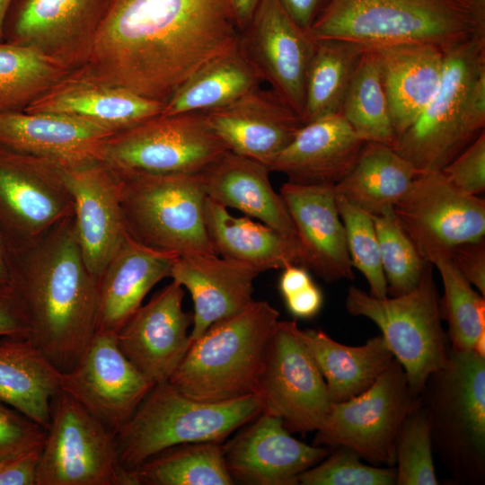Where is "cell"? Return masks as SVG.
Returning a JSON list of instances; mask_svg holds the SVG:
<instances>
[{"label":"cell","instance_id":"1","mask_svg":"<svg viewBox=\"0 0 485 485\" xmlns=\"http://www.w3.org/2000/svg\"><path fill=\"white\" fill-rule=\"evenodd\" d=\"M232 0H109L86 66L101 80L165 103L239 41Z\"/></svg>","mask_w":485,"mask_h":485},{"label":"cell","instance_id":"2","mask_svg":"<svg viewBox=\"0 0 485 485\" xmlns=\"http://www.w3.org/2000/svg\"><path fill=\"white\" fill-rule=\"evenodd\" d=\"M10 283L29 339L61 372L78 362L97 331L98 279L88 269L73 215L31 246L9 252Z\"/></svg>","mask_w":485,"mask_h":485},{"label":"cell","instance_id":"3","mask_svg":"<svg viewBox=\"0 0 485 485\" xmlns=\"http://www.w3.org/2000/svg\"><path fill=\"white\" fill-rule=\"evenodd\" d=\"M308 31L314 40L366 48L426 43L445 53L485 38V16L473 11L471 0H329Z\"/></svg>","mask_w":485,"mask_h":485},{"label":"cell","instance_id":"4","mask_svg":"<svg viewBox=\"0 0 485 485\" xmlns=\"http://www.w3.org/2000/svg\"><path fill=\"white\" fill-rule=\"evenodd\" d=\"M279 312L253 301L211 324L190 345L169 383L200 401L220 402L254 394Z\"/></svg>","mask_w":485,"mask_h":485},{"label":"cell","instance_id":"5","mask_svg":"<svg viewBox=\"0 0 485 485\" xmlns=\"http://www.w3.org/2000/svg\"><path fill=\"white\" fill-rule=\"evenodd\" d=\"M262 411L255 394L220 401L194 400L169 382L154 384L117 431L121 465L132 471L150 457L190 443H222Z\"/></svg>","mask_w":485,"mask_h":485},{"label":"cell","instance_id":"6","mask_svg":"<svg viewBox=\"0 0 485 485\" xmlns=\"http://www.w3.org/2000/svg\"><path fill=\"white\" fill-rule=\"evenodd\" d=\"M114 173L129 236L178 256L216 254L205 224L207 194L200 172Z\"/></svg>","mask_w":485,"mask_h":485},{"label":"cell","instance_id":"7","mask_svg":"<svg viewBox=\"0 0 485 485\" xmlns=\"http://www.w3.org/2000/svg\"><path fill=\"white\" fill-rule=\"evenodd\" d=\"M427 410L432 445L460 481H481L485 467V357L449 349L446 365L432 374Z\"/></svg>","mask_w":485,"mask_h":485},{"label":"cell","instance_id":"8","mask_svg":"<svg viewBox=\"0 0 485 485\" xmlns=\"http://www.w3.org/2000/svg\"><path fill=\"white\" fill-rule=\"evenodd\" d=\"M433 267L428 262L419 283L407 294L377 298L352 286L345 301L351 315L368 318L378 326L414 397L420 396L430 375L442 369L449 357Z\"/></svg>","mask_w":485,"mask_h":485},{"label":"cell","instance_id":"9","mask_svg":"<svg viewBox=\"0 0 485 485\" xmlns=\"http://www.w3.org/2000/svg\"><path fill=\"white\" fill-rule=\"evenodd\" d=\"M485 72V38L473 37L445 54L440 84L392 148L419 172L441 171L484 129L468 111L470 93Z\"/></svg>","mask_w":485,"mask_h":485},{"label":"cell","instance_id":"10","mask_svg":"<svg viewBox=\"0 0 485 485\" xmlns=\"http://www.w3.org/2000/svg\"><path fill=\"white\" fill-rule=\"evenodd\" d=\"M35 485H136L119 459L115 434L60 390L40 452Z\"/></svg>","mask_w":485,"mask_h":485},{"label":"cell","instance_id":"11","mask_svg":"<svg viewBox=\"0 0 485 485\" xmlns=\"http://www.w3.org/2000/svg\"><path fill=\"white\" fill-rule=\"evenodd\" d=\"M227 150L204 111L157 115L111 135L100 162L116 173H199Z\"/></svg>","mask_w":485,"mask_h":485},{"label":"cell","instance_id":"12","mask_svg":"<svg viewBox=\"0 0 485 485\" xmlns=\"http://www.w3.org/2000/svg\"><path fill=\"white\" fill-rule=\"evenodd\" d=\"M419 397L412 396L406 374L394 358L366 391L331 403L313 445L347 447L372 464L393 466L400 429Z\"/></svg>","mask_w":485,"mask_h":485},{"label":"cell","instance_id":"13","mask_svg":"<svg viewBox=\"0 0 485 485\" xmlns=\"http://www.w3.org/2000/svg\"><path fill=\"white\" fill-rule=\"evenodd\" d=\"M295 321H278L267 344L254 394L262 411L291 433L316 431L331 405L326 383L298 334Z\"/></svg>","mask_w":485,"mask_h":485},{"label":"cell","instance_id":"14","mask_svg":"<svg viewBox=\"0 0 485 485\" xmlns=\"http://www.w3.org/2000/svg\"><path fill=\"white\" fill-rule=\"evenodd\" d=\"M73 210L57 164L0 146V234L9 252L31 246Z\"/></svg>","mask_w":485,"mask_h":485},{"label":"cell","instance_id":"15","mask_svg":"<svg viewBox=\"0 0 485 485\" xmlns=\"http://www.w3.org/2000/svg\"><path fill=\"white\" fill-rule=\"evenodd\" d=\"M393 211L430 263L485 238V201L456 189L440 171L419 172Z\"/></svg>","mask_w":485,"mask_h":485},{"label":"cell","instance_id":"16","mask_svg":"<svg viewBox=\"0 0 485 485\" xmlns=\"http://www.w3.org/2000/svg\"><path fill=\"white\" fill-rule=\"evenodd\" d=\"M239 46L261 81L302 119L305 84L315 40L286 12L279 0H260L241 31Z\"/></svg>","mask_w":485,"mask_h":485},{"label":"cell","instance_id":"17","mask_svg":"<svg viewBox=\"0 0 485 485\" xmlns=\"http://www.w3.org/2000/svg\"><path fill=\"white\" fill-rule=\"evenodd\" d=\"M109 0H13L4 40L69 69L87 64Z\"/></svg>","mask_w":485,"mask_h":485},{"label":"cell","instance_id":"18","mask_svg":"<svg viewBox=\"0 0 485 485\" xmlns=\"http://www.w3.org/2000/svg\"><path fill=\"white\" fill-rule=\"evenodd\" d=\"M60 384L114 434L154 385L122 353L116 334L101 331L75 366L61 373Z\"/></svg>","mask_w":485,"mask_h":485},{"label":"cell","instance_id":"19","mask_svg":"<svg viewBox=\"0 0 485 485\" xmlns=\"http://www.w3.org/2000/svg\"><path fill=\"white\" fill-rule=\"evenodd\" d=\"M183 287L172 280L116 333L119 349L154 384L169 381L190 345L193 313L183 311Z\"/></svg>","mask_w":485,"mask_h":485},{"label":"cell","instance_id":"20","mask_svg":"<svg viewBox=\"0 0 485 485\" xmlns=\"http://www.w3.org/2000/svg\"><path fill=\"white\" fill-rule=\"evenodd\" d=\"M73 199L75 234L90 272L101 277L128 233L119 198L118 178L103 163L58 165Z\"/></svg>","mask_w":485,"mask_h":485},{"label":"cell","instance_id":"21","mask_svg":"<svg viewBox=\"0 0 485 485\" xmlns=\"http://www.w3.org/2000/svg\"><path fill=\"white\" fill-rule=\"evenodd\" d=\"M223 450L234 481L251 485L298 484L302 472L328 455L325 446L295 439L281 419L266 412H260Z\"/></svg>","mask_w":485,"mask_h":485},{"label":"cell","instance_id":"22","mask_svg":"<svg viewBox=\"0 0 485 485\" xmlns=\"http://www.w3.org/2000/svg\"><path fill=\"white\" fill-rule=\"evenodd\" d=\"M163 105L107 83L83 66L70 70L23 111L66 115L115 134L160 115Z\"/></svg>","mask_w":485,"mask_h":485},{"label":"cell","instance_id":"23","mask_svg":"<svg viewBox=\"0 0 485 485\" xmlns=\"http://www.w3.org/2000/svg\"><path fill=\"white\" fill-rule=\"evenodd\" d=\"M279 193L296 231L301 266L329 283L353 279L335 185L287 181Z\"/></svg>","mask_w":485,"mask_h":485},{"label":"cell","instance_id":"24","mask_svg":"<svg viewBox=\"0 0 485 485\" xmlns=\"http://www.w3.org/2000/svg\"><path fill=\"white\" fill-rule=\"evenodd\" d=\"M204 113L228 151L269 167L304 125L274 91L260 86Z\"/></svg>","mask_w":485,"mask_h":485},{"label":"cell","instance_id":"25","mask_svg":"<svg viewBox=\"0 0 485 485\" xmlns=\"http://www.w3.org/2000/svg\"><path fill=\"white\" fill-rule=\"evenodd\" d=\"M113 134L62 114L0 113L1 147L57 165L100 161L104 144Z\"/></svg>","mask_w":485,"mask_h":485},{"label":"cell","instance_id":"26","mask_svg":"<svg viewBox=\"0 0 485 485\" xmlns=\"http://www.w3.org/2000/svg\"><path fill=\"white\" fill-rule=\"evenodd\" d=\"M255 269L216 254L178 256L170 278L190 292L193 326L190 340L198 339L214 322L236 314L253 301Z\"/></svg>","mask_w":485,"mask_h":485},{"label":"cell","instance_id":"27","mask_svg":"<svg viewBox=\"0 0 485 485\" xmlns=\"http://www.w3.org/2000/svg\"><path fill=\"white\" fill-rule=\"evenodd\" d=\"M364 143L340 113L328 115L304 124L269 169L292 183L336 185L352 169Z\"/></svg>","mask_w":485,"mask_h":485},{"label":"cell","instance_id":"28","mask_svg":"<svg viewBox=\"0 0 485 485\" xmlns=\"http://www.w3.org/2000/svg\"><path fill=\"white\" fill-rule=\"evenodd\" d=\"M177 258L127 234L98 279L97 331L116 334Z\"/></svg>","mask_w":485,"mask_h":485},{"label":"cell","instance_id":"29","mask_svg":"<svg viewBox=\"0 0 485 485\" xmlns=\"http://www.w3.org/2000/svg\"><path fill=\"white\" fill-rule=\"evenodd\" d=\"M370 48L378 62L398 137L435 95L442 79L445 53L426 43H399Z\"/></svg>","mask_w":485,"mask_h":485},{"label":"cell","instance_id":"30","mask_svg":"<svg viewBox=\"0 0 485 485\" xmlns=\"http://www.w3.org/2000/svg\"><path fill=\"white\" fill-rule=\"evenodd\" d=\"M270 172L262 163L226 151L200 175L207 198L261 221L298 243L288 209L269 181Z\"/></svg>","mask_w":485,"mask_h":485},{"label":"cell","instance_id":"31","mask_svg":"<svg viewBox=\"0 0 485 485\" xmlns=\"http://www.w3.org/2000/svg\"><path fill=\"white\" fill-rule=\"evenodd\" d=\"M61 372L25 336L0 340V400L48 429Z\"/></svg>","mask_w":485,"mask_h":485},{"label":"cell","instance_id":"32","mask_svg":"<svg viewBox=\"0 0 485 485\" xmlns=\"http://www.w3.org/2000/svg\"><path fill=\"white\" fill-rule=\"evenodd\" d=\"M205 224L216 255L250 266L260 273L300 265L298 243L249 217L231 215L227 207L207 197Z\"/></svg>","mask_w":485,"mask_h":485},{"label":"cell","instance_id":"33","mask_svg":"<svg viewBox=\"0 0 485 485\" xmlns=\"http://www.w3.org/2000/svg\"><path fill=\"white\" fill-rule=\"evenodd\" d=\"M298 334L326 383L331 402L366 391L394 359L382 335L352 347L318 330L299 329Z\"/></svg>","mask_w":485,"mask_h":485},{"label":"cell","instance_id":"34","mask_svg":"<svg viewBox=\"0 0 485 485\" xmlns=\"http://www.w3.org/2000/svg\"><path fill=\"white\" fill-rule=\"evenodd\" d=\"M419 172L392 146L365 142L335 193L371 215L393 208Z\"/></svg>","mask_w":485,"mask_h":485},{"label":"cell","instance_id":"35","mask_svg":"<svg viewBox=\"0 0 485 485\" xmlns=\"http://www.w3.org/2000/svg\"><path fill=\"white\" fill-rule=\"evenodd\" d=\"M261 79L239 41L189 77L164 103L161 115L207 111L225 106L260 86Z\"/></svg>","mask_w":485,"mask_h":485},{"label":"cell","instance_id":"36","mask_svg":"<svg viewBox=\"0 0 485 485\" xmlns=\"http://www.w3.org/2000/svg\"><path fill=\"white\" fill-rule=\"evenodd\" d=\"M366 50V46L353 41L315 40L305 84L302 115L304 124L340 113L345 96Z\"/></svg>","mask_w":485,"mask_h":485},{"label":"cell","instance_id":"37","mask_svg":"<svg viewBox=\"0 0 485 485\" xmlns=\"http://www.w3.org/2000/svg\"><path fill=\"white\" fill-rule=\"evenodd\" d=\"M136 485H232L223 445L190 443L166 449L131 471Z\"/></svg>","mask_w":485,"mask_h":485},{"label":"cell","instance_id":"38","mask_svg":"<svg viewBox=\"0 0 485 485\" xmlns=\"http://www.w3.org/2000/svg\"><path fill=\"white\" fill-rule=\"evenodd\" d=\"M432 264L441 276L444 295L439 299L442 320L448 325L450 349L475 351L485 357V299L474 290L447 256Z\"/></svg>","mask_w":485,"mask_h":485},{"label":"cell","instance_id":"39","mask_svg":"<svg viewBox=\"0 0 485 485\" xmlns=\"http://www.w3.org/2000/svg\"><path fill=\"white\" fill-rule=\"evenodd\" d=\"M70 70L31 48L0 40V113L23 110Z\"/></svg>","mask_w":485,"mask_h":485},{"label":"cell","instance_id":"40","mask_svg":"<svg viewBox=\"0 0 485 485\" xmlns=\"http://www.w3.org/2000/svg\"><path fill=\"white\" fill-rule=\"evenodd\" d=\"M340 114L362 141L393 146L397 135L378 62L370 48H366L351 81Z\"/></svg>","mask_w":485,"mask_h":485},{"label":"cell","instance_id":"41","mask_svg":"<svg viewBox=\"0 0 485 485\" xmlns=\"http://www.w3.org/2000/svg\"><path fill=\"white\" fill-rule=\"evenodd\" d=\"M372 217L388 295L407 294L418 286L428 261L402 226L393 208L372 215Z\"/></svg>","mask_w":485,"mask_h":485},{"label":"cell","instance_id":"42","mask_svg":"<svg viewBox=\"0 0 485 485\" xmlns=\"http://www.w3.org/2000/svg\"><path fill=\"white\" fill-rule=\"evenodd\" d=\"M335 198L353 268L364 275L371 295L377 298L387 297V283L372 215L341 195L335 193Z\"/></svg>","mask_w":485,"mask_h":485},{"label":"cell","instance_id":"43","mask_svg":"<svg viewBox=\"0 0 485 485\" xmlns=\"http://www.w3.org/2000/svg\"><path fill=\"white\" fill-rule=\"evenodd\" d=\"M432 436L421 399L406 416L395 450L396 485H436Z\"/></svg>","mask_w":485,"mask_h":485},{"label":"cell","instance_id":"44","mask_svg":"<svg viewBox=\"0 0 485 485\" xmlns=\"http://www.w3.org/2000/svg\"><path fill=\"white\" fill-rule=\"evenodd\" d=\"M358 454L347 447H336L326 459L302 472L301 485H393L396 469L363 463Z\"/></svg>","mask_w":485,"mask_h":485},{"label":"cell","instance_id":"45","mask_svg":"<svg viewBox=\"0 0 485 485\" xmlns=\"http://www.w3.org/2000/svg\"><path fill=\"white\" fill-rule=\"evenodd\" d=\"M447 181L463 193L478 196L485 190V132L441 171Z\"/></svg>","mask_w":485,"mask_h":485},{"label":"cell","instance_id":"46","mask_svg":"<svg viewBox=\"0 0 485 485\" xmlns=\"http://www.w3.org/2000/svg\"><path fill=\"white\" fill-rule=\"evenodd\" d=\"M0 400V459L42 448L47 430Z\"/></svg>","mask_w":485,"mask_h":485},{"label":"cell","instance_id":"47","mask_svg":"<svg viewBox=\"0 0 485 485\" xmlns=\"http://www.w3.org/2000/svg\"><path fill=\"white\" fill-rule=\"evenodd\" d=\"M448 257L471 285L485 295V240L461 244Z\"/></svg>","mask_w":485,"mask_h":485},{"label":"cell","instance_id":"48","mask_svg":"<svg viewBox=\"0 0 485 485\" xmlns=\"http://www.w3.org/2000/svg\"><path fill=\"white\" fill-rule=\"evenodd\" d=\"M30 326L22 304L11 283L0 282V337H29Z\"/></svg>","mask_w":485,"mask_h":485},{"label":"cell","instance_id":"49","mask_svg":"<svg viewBox=\"0 0 485 485\" xmlns=\"http://www.w3.org/2000/svg\"><path fill=\"white\" fill-rule=\"evenodd\" d=\"M41 449L0 459V485H35Z\"/></svg>","mask_w":485,"mask_h":485},{"label":"cell","instance_id":"50","mask_svg":"<svg viewBox=\"0 0 485 485\" xmlns=\"http://www.w3.org/2000/svg\"><path fill=\"white\" fill-rule=\"evenodd\" d=\"M287 310L295 317L311 318L321 310L322 293L313 283L297 293L284 298Z\"/></svg>","mask_w":485,"mask_h":485},{"label":"cell","instance_id":"51","mask_svg":"<svg viewBox=\"0 0 485 485\" xmlns=\"http://www.w3.org/2000/svg\"><path fill=\"white\" fill-rule=\"evenodd\" d=\"M329 0H279L289 16L303 29L309 31Z\"/></svg>","mask_w":485,"mask_h":485},{"label":"cell","instance_id":"52","mask_svg":"<svg viewBox=\"0 0 485 485\" xmlns=\"http://www.w3.org/2000/svg\"><path fill=\"white\" fill-rule=\"evenodd\" d=\"M278 289L283 298L290 296L313 284L308 269L300 265H289L282 269Z\"/></svg>","mask_w":485,"mask_h":485},{"label":"cell","instance_id":"53","mask_svg":"<svg viewBox=\"0 0 485 485\" xmlns=\"http://www.w3.org/2000/svg\"><path fill=\"white\" fill-rule=\"evenodd\" d=\"M259 1L260 0H232L241 31L251 20Z\"/></svg>","mask_w":485,"mask_h":485},{"label":"cell","instance_id":"54","mask_svg":"<svg viewBox=\"0 0 485 485\" xmlns=\"http://www.w3.org/2000/svg\"><path fill=\"white\" fill-rule=\"evenodd\" d=\"M0 282L10 283L9 251L0 234Z\"/></svg>","mask_w":485,"mask_h":485},{"label":"cell","instance_id":"55","mask_svg":"<svg viewBox=\"0 0 485 485\" xmlns=\"http://www.w3.org/2000/svg\"><path fill=\"white\" fill-rule=\"evenodd\" d=\"M13 0H0V40H4V22Z\"/></svg>","mask_w":485,"mask_h":485}]
</instances>
